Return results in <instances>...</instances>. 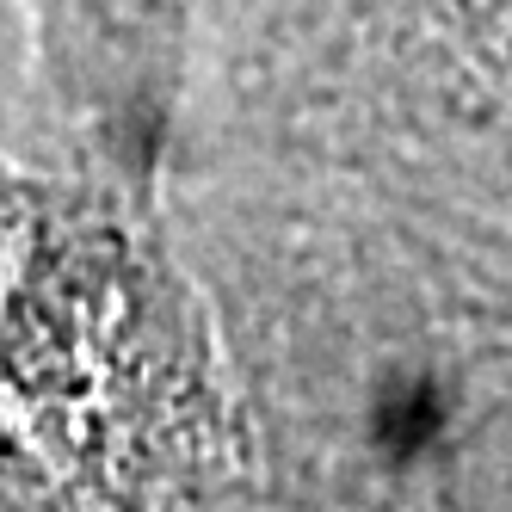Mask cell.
Instances as JSON below:
<instances>
[{"instance_id":"obj_1","label":"cell","mask_w":512,"mask_h":512,"mask_svg":"<svg viewBox=\"0 0 512 512\" xmlns=\"http://www.w3.org/2000/svg\"><path fill=\"white\" fill-rule=\"evenodd\" d=\"M383 426L395 432V445H420V432L432 426V401L426 395H395L389 414H383Z\"/></svg>"}]
</instances>
